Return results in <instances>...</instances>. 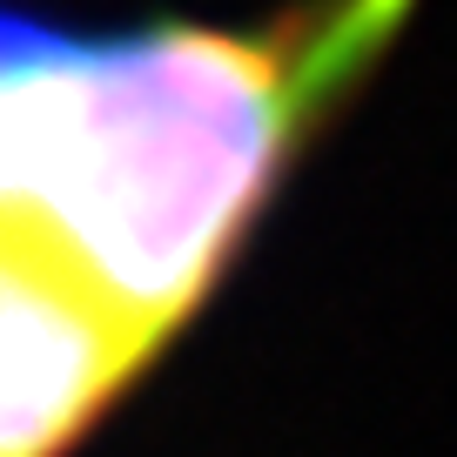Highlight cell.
<instances>
[{
  "label": "cell",
  "instance_id": "cell-1",
  "mask_svg": "<svg viewBox=\"0 0 457 457\" xmlns=\"http://www.w3.org/2000/svg\"><path fill=\"white\" fill-rule=\"evenodd\" d=\"M411 7L316 0L262 34H74L0 7V209L47 228L162 350Z\"/></svg>",
  "mask_w": 457,
  "mask_h": 457
},
{
  "label": "cell",
  "instance_id": "cell-2",
  "mask_svg": "<svg viewBox=\"0 0 457 457\" xmlns=\"http://www.w3.org/2000/svg\"><path fill=\"white\" fill-rule=\"evenodd\" d=\"M155 343L114 310L81 262L0 209V457H54L135 384Z\"/></svg>",
  "mask_w": 457,
  "mask_h": 457
}]
</instances>
